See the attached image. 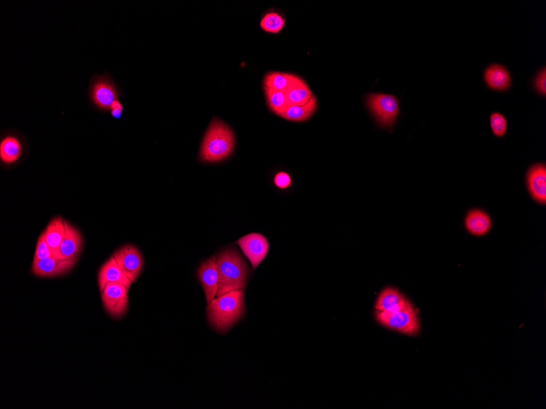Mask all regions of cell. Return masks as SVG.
Segmentation results:
<instances>
[{
    "instance_id": "obj_5",
    "label": "cell",
    "mask_w": 546,
    "mask_h": 409,
    "mask_svg": "<svg viewBox=\"0 0 546 409\" xmlns=\"http://www.w3.org/2000/svg\"><path fill=\"white\" fill-rule=\"evenodd\" d=\"M375 316L377 321L382 326L393 330L409 336L417 335L419 333V317L410 301L400 311L389 313L375 310Z\"/></svg>"
},
{
    "instance_id": "obj_23",
    "label": "cell",
    "mask_w": 546,
    "mask_h": 409,
    "mask_svg": "<svg viewBox=\"0 0 546 409\" xmlns=\"http://www.w3.org/2000/svg\"><path fill=\"white\" fill-rule=\"evenodd\" d=\"M292 74L270 72L265 78V87L286 92L291 82Z\"/></svg>"
},
{
    "instance_id": "obj_11",
    "label": "cell",
    "mask_w": 546,
    "mask_h": 409,
    "mask_svg": "<svg viewBox=\"0 0 546 409\" xmlns=\"http://www.w3.org/2000/svg\"><path fill=\"white\" fill-rule=\"evenodd\" d=\"M197 276L204 289L206 302L210 304L218 291L217 257L213 256L203 262L198 269Z\"/></svg>"
},
{
    "instance_id": "obj_6",
    "label": "cell",
    "mask_w": 546,
    "mask_h": 409,
    "mask_svg": "<svg viewBox=\"0 0 546 409\" xmlns=\"http://www.w3.org/2000/svg\"><path fill=\"white\" fill-rule=\"evenodd\" d=\"M366 105L381 126L389 128L394 126L399 114V99L394 95L370 93L366 97Z\"/></svg>"
},
{
    "instance_id": "obj_1",
    "label": "cell",
    "mask_w": 546,
    "mask_h": 409,
    "mask_svg": "<svg viewBox=\"0 0 546 409\" xmlns=\"http://www.w3.org/2000/svg\"><path fill=\"white\" fill-rule=\"evenodd\" d=\"M244 290H233L213 298L207 307V316L211 326L220 332L239 321L244 316Z\"/></svg>"
},
{
    "instance_id": "obj_9",
    "label": "cell",
    "mask_w": 546,
    "mask_h": 409,
    "mask_svg": "<svg viewBox=\"0 0 546 409\" xmlns=\"http://www.w3.org/2000/svg\"><path fill=\"white\" fill-rule=\"evenodd\" d=\"M112 257L133 283L140 276L144 262L140 251L135 246L128 244L118 249Z\"/></svg>"
},
{
    "instance_id": "obj_24",
    "label": "cell",
    "mask_w": 546,
    "mask_h": 409,
    "mask_svg": "<svg viewBox=\"0 0 546 409\" xmlns=\"http://www.w3.org/2000/svg\"><path fill=\"white\" fill-rule=\"evenodd\" d=\"M286 25V19L279 13H269L265 15L260 22V27L265 32L277 34L279 33Z\"/></svg>"
},
{
    "instance_id": "obj_19",
    "label": "cell",
    "mask_w": 546,
    "mask_h": 409,
    "mask_svg": "<svg viewBox=\"0 0 546 409\" xmlns=\"http://www.w3.org/2000/svg\"><path fill=\"white\" fill-rule=\"evenodd\" d=\"M23 149L20 139L12 134L0 142V159L5 166H13L22 157Z\"/></svg>"
},
{
    "instance_id": "obj_12",
    "label": "cell",
    "mask_w": 546,
    "mask_h": 409,
    "mask_svg": "<svg viewBox=\"0 0 546 409\" xmlns=\"http://www.w3.org/2000/svg\"><path fill=\"white\" fill-rule=\"evenodd\" d=\"M528 192L534 201L545 206L546 203V166L545 163L533 164L526 175Z\"/></svg>"
},
{
    "instance_id": "obj_13",
    "label": "cell",
    "mask_w": 546,
    "mask_h": 409,
    "mask_svg": "<svg viewBox=\"0 0 546 409\" xmlns=\"http://www.w3.org/2000/svg\"><path fill=\"white\" fill-rule=\"evenodd\" d=\"M98 281L99 289H100L101 292L108 283H116L123 284L128 290H130L133 283L125 272L122 271L120 266L118 265L116 259L112 256L103 264L100 270H99Z\"/></svg>"
},
{
    "instance_id": "obj_22",
    "label": "cell",
    "mask_w": 546,
    "mask_h": 409,
    "mask_svg": "<svg viewBox=\"0 0 546 409\" xmlns=\"http://www.w3.org/2000/svg\"><path fill=\"white\" fill-rule=\"evenodd\" d=\"M265 93L267 106H269L273 113L281 116L287 107H289L285 92L265 87Z\"/></svg>"
},
{
    "instance_id": "obj_10",
    "label": "cell",
    "mask_w": 546,
    "mask_h": 409,
    "mask_svg": "<svg viewBox=\"0 0 546 409\" xmlns=\"http://www.w3.org/2000/svg\"><path fill=\"white\" fill-rule=\"evenodd\" d=\"M78 258L61 259L51 257L41 260H34L32 272L38 277L52 278L63 276L71 271L76 265Z\"/></svg>"
},
{
    "instance_id": "obj_28",
    "label": "cell",
    "mask_w": 546,
    "mask_h": 409,
    "mask_svg": "<svg viewBox=\"0 0 546 409\" xmlns=\"http://www.w3.org/2000/svg\"><path fill=\"white\" fill-rule=\"evenodd\" d=\"M274 184L278 188L286 189L291 186V178L286 172H280L276 174Z\"/></svg>"
},
{
    "instance_id": "obj_4",
    "label": "cell",
    "mask_w": 546,
    "mask_h": 409,
    "mask_svg": "<svg viewBox=\"0 0 546 409\" xmlns=\"http://www.w3.org/2000/svg\"><path fill=\"white\" fill-rule=\"evenodd\" d=\"M88 94L93 106L102 112H110L112 104L121 97L117 84L107 73L95 74L91 79Z\"/></svg>"
},
{
    "instance_id": "obj_17",
    "label": "cell",
    "mask_w": 546,
    "mask_h": 409,
    "mask_svg": "<svg viewBox=\"0 0 546 409\" xmlns=\"http://www.w3.org/2000/svg\"><path fill=\"white\" fill-rule=\"evenodd\" d=\"M285 93L289 106H302L314 96L304 79L295 74H292L289 87Z\"/></svg>"
},
{
    "instance_id": "obj_18",
    "label": "cell",
    "mask_w": 546,
    "mask_h": 409,
    "mask_svg": "<svg viewBox=\"0 0 546 409\" xmlns=\"http://www.w3.org/2000/svg\"><path fill=\"white\" fill-rule=\"evenodd\" d=\"M65 232V220L60 217L53 218L43 232L44 237H46V241L55 257L64 259L60 252H59V248H60Z\"/></svg>"
},
{
    "instance_id": "obj_27",
    "label": "cell",
    "mask_w": 546,
    "mask_h": 409,
    "mask_svg": "<svg viewBox=\"0 0 546 409\" xmlns=\"http://www.w3.org/2000/svg\"><path fill=\"white\" fill-rule=\"evenodd\" d=\"M533 87L535 90L540 95L545 96L546 95V69L543 67L535 74L533 79Z\"/></svg>"
},
{
    "instance_id": "obj_8",
    "label": "cell",
    "mask_w": 546,
    "mask_h": 409,
    "mask_svg": "<svg viewBox=\"0 0 546 409\" xmlns=\"http://www.w3.org/2000/svg\"><path fill=\"white\" fill-rule=\"evenodd\" d=\"M237 243L245 256L249 259L253 270H255L265 260L269 250V242L262 234L259 233L247 234L238 239Z\"/></svg>"
},
{
    "instance_id": "obj_3",
    "label": "cell",
    "mask_w": 546,
    "mask_h": 409,
    "mask_svg": "<svg viewBox=\"0 0 546 409\" xmlns=\"http://www.w3.org/2000/svg\"><path fill=\"white\" fill-rule=\"evenodd\" d=\"M235 138L225 123L213 119L208 127L201 148L200 158L205 162H218L230 156Z\"/></svg>"
},
{
    "instance_id": "obj_15",
    "label": "cell",
    "mask_w": 546,
    "mask_h": 409,
    "mask_svg": "<svg viewBox=\"0 0 546 409\" xmlns=\"http://www.w3.org/2000/svg\"><path fill=\"white\" fill-rule=\"evenodd\" d=\"M408 302L398 289L389 287L380 293L375 308L376 311L395 313L403 310Z\"/></svg>"
},
{
    "instance_id": "obj_29",
    "label": "cell",
    "mask_w": 546,
    "mask_h": 409,
    "mask_svg": "<svg viewBox=\"0 0 546 409\" xmlns=\"http://www.w3.org/2000/svg\"><path fill=\"white\" fill-rule=\"evenodd\" d=\"M123 112H124V107L121 102H120V100H119V101H116L112 104V106L110 109V113L113 118L121 119L122 116Z\"/></svg>"
},
{
    "instance_id": "obj_25",
    "label": "cell",
    "mask_w": 546,
    "mask_h": 409,
    "mask_svg": "<svg viewBox=\"0 0 546 409\" xmlns=\"http://www.w3.org/2000/svg\"><path fill=\"white\" fill-rule=\"evenodd\" d=\"M491 131L496 137H503L507 131V121L502 114L493 112L490 116Z\"/></svg>"
},
{
    "instance_id": "obj_14",
    "label": "cell",
    "mask_w": 546,
    "mask_h": 409,
    "mask_svg": "<svg viewBox=\"0 0 546 409\" xmlns=\"http://www.w3.org/2000/svg\"><path fill=\"white\" fill-rule=\"evenodd\" d=\"M484 79L486 86L495 91L508 90L512 84L509 69L500 64L489 65L484 69Z\"/></svg>"
},
{
    "instance_id": "obj_21",
    "label": "cell",
    "mask_w": 546,
    "mask_h": 409,
    "mask_svg": "<svg viewBox=\"0 0 546 409\" xmlns=\"http://www.w3.org/2000/svg\"><path fill=\"white\" fill-rule=\"evenodd\" d=\"M317 107V99L312 97L302 106H289L281 116L287 121L302 122L309 119L314 114Z\"/></svg>"
},
{
    "instance_id": "obj_2",
    "label": "cell",
    "mask_w": 546,
    "mask_h": 409,
    "mask_svg": "<svg viewBox=\"0 0 546 409\" xmlns=\"http://www.w3.org/2000/svg\"><path fill=\"white\" fill-rule=\"evenodd\" d=\"M218 291L217 297L233 290H244L246 286L249 267L236 249H227L218 254Z\"/></svg>"
},
{
    "instance_id": "obj_26",
    "label": "cell",
    "mask_w": 546,
    "mask_h": 409,
    "mask_svg": "<svg viewBox=\"0 0 546 409\" xmlns=\"http://www.w3.org/2000/svg\"><path fill=\"white\" fill-rule=\"evenodd\" d=\"M51 257H54L53 251L51 247H49L44 234L42 233L38 239L34 260H41V259Z\"/></svg>"
},
{
    "instance_id": "obj_16",
    "label": "cell",
    "mask_w": 546,
    "mask_h": 409,
    "mask_svg": "<svg viewBox=\"0 0 546 409\" xmlns=\"http://www.w3.org/2000/svg\"><path fill=\"white\" fill-rule=\"evenodd\" d=\"M66 232L62 239L60 248L61 255L64 259H76L82 251L83 239L78 229L65 221Z\"/></svg>"
},
{
    "instance_id": "obj_20",
    "label": "cell",
    "mask_w": 546,
    "mask_h": 409,
    "mask_svg": "<svg viewBox=\"0 0 546 409\" xmlns=\"http://www.w3.org/2000/svg\"><path fill=\"white\" fill-rule=\"evenodd\" d=\"M465 223L467 231L476 236H484L491 227L490 216L481 209L470 210L466 215Z\"/></svg>"
},
{
    "instance_id": "obj_7",
    "label": "cell",
    "mask_w": 546,
    "mask_h": 409,
    "mask_svg": "<svg viewBox=\"0 0 546 409\" xmlns=\"http://www.w3.org/2000/svg\"><path fill=\"white\" fill-rule=\"evenodd\" d=\"M128 289L123 284L108 283L103 288L102 302L108 315L114 319H121L126 316L128 307Z\"/></svg>"
}]
</instances>
